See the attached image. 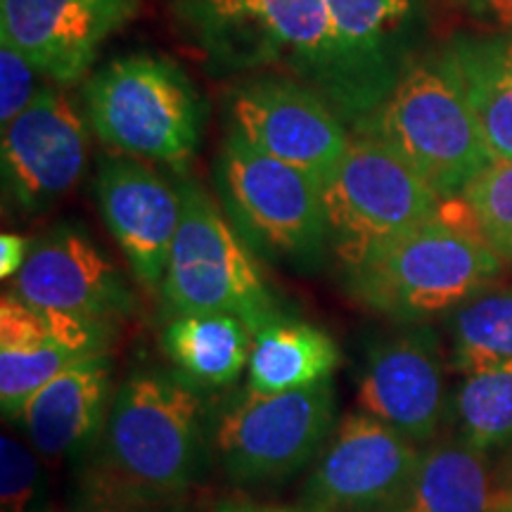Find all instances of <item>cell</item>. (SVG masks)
Masks as SVG:
<instances>
[{
    "label": "cell",
    "instance_id": "cell-1",
    "mask_svg": "<svg viewBox=\"0 0 512 512\" xmlns=\"http://www.w3.org/2000/svg\"><path fill=\"white\" fill-rule=\"evenodd\" d=\"M211 415L204 392L176 370H133L114 392L98 446L81 463V503H181L214 458Z\"/></svg>",
    "mask_w": 512,
    "mask_h": 512
},
{
    "label": "cell",
    "instance_id": "cell-2",
    "mask_svg": "<svg viewBox=\"0 0 512 512\" xmlns=\"http://www.w3.org/2000/svg\"><path fill=\"white\" fill-rule=\"evenodd\" d=\"M503 259L479 233L463 197H448L439 214L351 268V297L370 311L418 323L458 309L489 287Z\"/></svg>",
    "mask_w": 512,
    "mask_h": 512
},
{
    "label": "cell",
    "instance_id": "cell-3",
    "mask_svg": "<svg viewBox=\"0 0 512 512\" xmlns=\"http://www.w3.org/2000/svg\"><path fill=\"white\" fill-rule=\"evenodd\" d=\"M437 192L458 197L496 162L451 60L415 64L363 126Z\"/></svg>",
    "mask_w": 512,
    "mask_h": 512
},
{
    "label": "cell",
    "instance_id": "cell-4",
    "mask_svg": "<svg viewBox=\"0 0 512 512\" xmlns=\"http://www.w3.org/2000/svg\"><path fill=\"white\" fill-rule=\"evenodd\" d=\"M88 124L121 155L185 174L202 138L204 107L188 74L164 57H121L86 83Z\"/></svg>",
    "mask_w": 512,
    "mask_h": 512
},
{
    "label": "cell",
    "instance_id": "cell-5",
    "mask_svg": "<svg viewBox=\"0 0 512 512\" xmlns=\"http://www.w3.org/2000/svg\"><path fill=\"white\" fill-rule=\"evenodd\" d=\"M223 211L254 252L290 266H318L328 245L323 183L230 133L216 162Z\"/></svg>",
    "mask_w": 512,
    "mask_h": 512
},
{
    "label": "cell",
    "instance_id": "cell-6",
    "mask_svg": "<svg viewBox=\"0 0 512 512\" xmlns=\"http://www.w3.org/2000/svg\"><path fill=\"white\" fill-rule=\"evenodd\" d=\"M183 216L162 285L171 316L190 311H226L261 332L283 320L278 299L254 259V249L216 207L200 183L181 185Z\"/></svg>",
    "mask_w": 512,
    "mask_h": 512
},
{
    "label": "cell",
    "instance_id": "cell-7",
    "mask_svg": "<svg viewBox=\"0 0 512 512\" xmlns=\"http://www.w3.org/2000/svg\"><path fill=\"white\" fill-rule=\"evenodd\" d=\"M323 202L330 252L351 271L425 226L444 200L392 147L361 133L323 183Z\"/></svg>",
    "mask_w": 512,
    "mask_h": 512
},
{
    "label": "cell",
    "instance_id": "cell-8",
    "mask_svg": "<svg viewBox=\"0 0 512 512\" xmlns=\"http://www.w3.org/2000/svg\"><path fill=\"white\" fill-rule=\"evenodd\" d=\"M335 425L332 380L283 394L245 387L211 415V456L233 484H278L318 458Z\"/></svg>",
    "mask_w": 512,
    "mask_h": 512
},
{
    "label": "cell",
    "instance_id": "cell-9",
    "mask_svg": "<svg viewBox=\"0 0 512 512\" xmlns=\"http://www.w3.org/2000/svg\"><path fill=\"white\" fill-rule=\"evenodd\" d=\"M192 27L226 55L285 60L358 110L325 0H181Z\"/></svg>",
    "mask_w": 512,
    "mask_h": 512
},
{
    "label": "cell",
    "instance_id": "cell-10",
    "mask_svg": "<svg viewBox=\"0 0 512 512\" xmlns=\"http://www.w3.org/2000/svg\"><path fill=\"white\" fill-rule=\"evenodd\" d=\"M230 133L264 155L328 181L351 136L311 88L285 79H252L228 93Z\"/></svg>",
    "mask_w": 512,
    "mask_h": 512
},
{
    "label": "cell",
    "instance_id": "cell-11",
    "mask_svg": "<svg viewBox=\"0 0 512 512\" xmlns=\"http://www.w3.org/2000/svg\"><path fill=\"white\" fill-rule=\"evenodd\" d=\"M422 446L370 415L337 420L313 460L302 501L325 512H384L418 465Z\"/></svg>",
    "mask_w": 512,
    "mask_h": 512
},
{
    "label": "cell",
    "instance_id": "cell-12",
    "mask_svg": "<svg viewBox=\"0 0 512 512\" xmlns=\"http://www.w3.org/2000/svg\"><path fill=\"white\" fill-rule=\"evenodd\" d=\"M5 197L24 216L43 214L81 181L88 131L74 102L43 86L29 107L3 128Z\"/></svg>",
    "mask_w": 512,
    "mask_h": 512
},
{
    "label": "cell",
    "instance_id": "cell-13",
    "mask_svg": "<svg viewBox=\"0 0 512 512\" xmlns=\"http://www.w3.org/2000/svg\"><path fill=\"white\" fill-rule=\"evenodd\" d=\"M356 411L420 446L437 437L448 399L444 354L434 330L413 325L377 339L358 373Z\"/></svg>",
    "mask_w": 512,
    "mask_h": 512
},
{
    "label": "cell",
    "instance_id": "cell-14",
    "mask_svg": "<svg viewBox=\"0 0 512 512\" xmlns=\"http://www.w3.org/2000/svg\"><path fill=\"white\" fill-rule=\"evenodd\" d=\"M114 323L27 304L0 302V411L19 422L38 389L81 358L110 354Z\"/></svg>",
    "mask_w": 512,
    "mask_h": 512
},
{
    "label": "cell",
    "instance_id": "cell-15",
    "mask_svg": "<svg viewBox=\"0 0 512 512\" xmlns=\"http://www.w3.org/2000/svg\"><path fill=\"white\" fill-rule=\"evenodd\" d=\"M10 292L41 309L105 323H117L136 309L124 273L86 230L72 223H60L34 238Z\"/></svg>",
    "mask_w": 512,
    "mask_h": 512
},
{
    "label": "cell",
    "instance_id": "cell-16",
    "mask_svg": "<svg viewBox=\"0 0 512 512\" xmlns=\"http://www.w3.org/2000/svg\"><path fill=\"white\" fill-rule=\"evenodd\" d=\"M138 10L140 0H0V38L22 50L41 76L72 86Z\"/></svg>",
    "mask_w": 512,
    "mask_h": 512
},
{
    "label": "cell",
    "instance_id": "cell-17",
    "mask_svg": "<svg viewBox=\"0 0 512 512\" xmlns=\"http://www.w3.org/2000/svg\"><path fill=\"white\" fill-rule=\"evenodd\" d=\"M95 200L136 280L162 292L183 216L181 188L136 157H107L95 176Z\"/></svg>",
    "mask_w": 512,
    "mask_h": 512
},
{
    "label": "cell",
    "instance_id": "cell-18",
    "mask_svg": "<svg viewBox=\"0 0 512 512\" xmlns=\"http://www.w3.org/2000/svg\"><path fill=\"white\" fill-rule=\"evenodd\" d=\"M114 392L112 356L81 358L31 396L17 425L43 463H83L105 430Z\"/></svg>",
    "mask_w": 512,
    "mask_h": 512
},
{
    "label": "cell",
    "instance_id": "cell-19",
    "mask_svg": "<svg viewBox=\"0 0 512 512\" xmlns=\"http://www.w3.org/2000/svg\"><path fill=\"white\" fill-rule=\"evenodd\" d=\"M358 110L373 112L384 100L387 60L413 15L415 0H325Z\"/></svg>",
    "mask_w": 512,
    "mask_h": 512
},
{
    "label": "cell",
    "instance_id": "cell-20",
    "mask_svg": "<svg viewBox=\"0 0 512 512\" xmlns=\"http://www.w3.org/2000/svg\"><path fill=\"white\" fill-rule=\"evenodd\" d=\"M254 332L226 311L176 313L162 335L164 354L185 382L200 392H219L238 382L252 356Z\"/></svg>",
    "mask_w": 512,
    "mask_h": 512
},
{
    "label": "cell",
    "instance_id": "cell-21",
    "mask_svg": "<svg viewBox=\"0 0 512 512\" xmlns=\"http://www.w3.org/2000/svg\"><path fill=\"white\" fill-rule=\"evenodd\" d=\"M486 456L456 437L434 441L384 512H491L498 496Z\"/></svg>",
    "mask_w": 512,
    "mask_h": 512
},
{
    "label": "cell",
    "instance_id": "cell-22",
    "mask_svg": "<svg viewBox=\"0 0 512 512\" xmlns=\"http://www.w3.org/2000/svg\"><path fill=\"white\" fill-rule=\"evenodd\" d=\"M342 351L328 332L302 320L283 318L254 335L247 387L259 394L309 389L335 377Z\"/></svg>",
    "mask_w": 512,
    "mask_h": 512
},
{
    "label": "cell",
    "instance_id": "cell-23",
    "mask_svg": "<svg viewBox=\"0 0 512 512\" xmlns=\"http://www.w3.org/2000/svg\"><path fill=\"white\" fill-rule=\"evenodd\" d=\"M448 60L463 81L496 162H512V36L465 46Z\"/></svg>",
    "mask_w": 512,
    "mask_h": 512
},
{
    "label": "cell",
    "instance_id": "cell-24",
    "mask_svg": "<svg viewBox=\"0 0 512 512\" xmlns=\"http://www.w3.org/2000/svg\"><path fill=\"white\" fill-rule=\"evenodd\" d=\"M448 418L456 439L482 453L512 444V361L465 373Z\"/></svg>",
    "mask_w": 512,
    "mask_h": 512
},
{
    "label": "cell",
    "instance_id": "cell-25",
    "mask_svg": "<svg viewBox=\"0 0 512 512\" xmlns=\"http://www.w3.org/2000/svg\"><path fill=\"white\" fill-rule=\"evenodd\" d=\"M512 361V287L484 290L451 318V366L460 373Z\"/></svg>",
    "mask_w": 512,
    "mask_h": 512
},
{
    "label": "cell",
    "instance_id": "cell-26",
    "mask_svg": "<svg viewBox=\"0 0 512 512\" xmlns=\"http://www.w3.org/2000/svg\"><path fill=\"white\" fill-rule=\"evenodd\" d=\"M479 233L503 261H512V162H494L460 192Z\"/></svg>",
    "mask_w": 512,
    "mask_h": 512
},
{
    "label": "cell",
    "instance_id": "cell-27",
    "mask_svg": "<svg viewBox=\"0 0 512 512\" xmlns=\"http://www.w3.org/2000/svg\"><path fill=\"white\" fill-rule=\"evenodd\" d=\"M29 441L0 439V512H50L48 475Z\"/></svg>",
    "mask_w": 512,
    "mask_h": 512
},
{
    "label": "cell",
    "instance_id": "cell-28",
    "mask_svg": "<svg viewBox=\"0 0 512 512\" xmlns=\"http://www.w3.org/2000/svg\"><path fill=\"white\" fill-rule=\"evenodd\" d=\"M38 69L17 46L0 38V126H10L36 98Z\"/></svg>",
    "mask_w": 512,
    "mask_h": 512
},
{
    "label": "cell",
    "instance_id": "cell-29",
    "mask_svg": "<svg viewBox=\"0 0 512 512\" xmlns=\"http://www.w3.org/2000/svg\"><path fill=\"white\" fill-rule=\"evenodd\" d=\"M31 242L29 238H24V235H17V233H3V238H0V278L5 280V283H12L15 280V275L22 271L24 261H27V256L31 252Z\"/></svg>",
    "mask_w": 512,
    "mask_h": 512
},
{
    "label": "cell",
    "instance_id": "cell-30",
    "mask_svg": "<svg viewBox=\"0 0 512 512\" xmlns=\"http://www.w3.org/2000/svg\"><path fill=\"white\" fill-rule=\"evenodd\" d=\"M214 512H325L311 503H256V501H221Z\"/></svg>",
    "mask_w": 512,
    "mask_h": 512
},
{
    "label": "cell",
    "instance_id": "cell-31",
    "mask_svg": "<svg viewBox=\"0 0 512 512\" xmlns=\"http://www.w3.org/2000/svg\"><path fill=\"white\" fill-rule=\"evenodd\" d=\"M472 10L496 27L512 29V0H472Z\"/></svg>",
    "mask_w": 512,
    "mask_h": 512
},
{
    "label": "cell",
    "instance_id": "cell-32",
    "mask_svg": "<svg viewBox=\"0 0 512 512\" xmlns=\"http://www.w3.org/2000/svg\"><path fill=\"white\" fill-rule=\"evenodd\" d=\"M74 512H190L181 508V503L171 505H88L79 503Z\"/></svg>",
    "mask_w": 512,
    "mask_h": 512
},
{
    "label": "cell",
    "instance_id": "cell-33",
    "mask_svg": "<svg viewBox=\"0 0 512 512\" xmlns=\"http://www.w3.org/2000/svg\"><path fill=\"white\" fill-rule=\"evenodd\" d=\"M491 512H512V496L508 494L505 498H498Z\"/></svg>",
    "mask_w": 512,
    "mask_h": 512
},
{
    "label": "cell",
    "instance_id": "cell-34",
    "mask_svg": "<svg viewBox=\"0 0 512 512\" xmlns=\"http://www.w3.org/2000/svg\"><path fill=\"white\" fill-rule=\"evenodd\" d=\"M510 496H512V494H510Z\"/></svg>",
    "mask_w": 512,
    "mask_h": 512
}]
</instances>
